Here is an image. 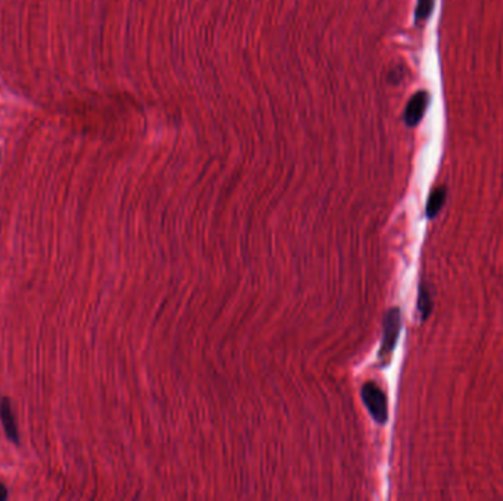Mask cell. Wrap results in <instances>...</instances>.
Segmentation results:
<instances>
[{
  "mask_svg": "<svg viewBox=\"0 0 503 501\" xmlns=\"http://www.w3.org/2000/svg\"><path fill=\"white\" fill-rule=\"evenodd\" d=\"M360 394H362V400L372 419L380 425L385 424L389 413H387V399L384 392L376 384H371L369 382V384L364 385Z\"/></svg>",
  "mask_w": 503,
  "mask_h": 501,
  "instance_id": "1",
  "label": "cell"
},
{
  "mask_svg": "<svg viewBox=\"0 0 503 501\" xmlns=\"http://www.w3.org/2000/svg\"><path fill=\"white\" fill-rule=\"evenodd\" d=\"M399 333H401V310L392 309L389 313L385 315V319H384V334H383V342H381V350H380L381 360H384V362L389 360L392 351L394 350Z\"/></svg>",
  "mask_w": 503,
  "mask_h": 501,
  "instance_id": "2",
  "label": "cell"
},
{
  "mask_svg": "<svg viewBox=\"0 0 503 501\" xmlns=\"http://www.w3.org/2000/svg\"><path fill=\"white\" fill-rule=\"evenodd\" d=\"M429 95L425 91H418L408 103L405 111V122L408 127H415L422 120V116L429 106Z\"/></svg>",
  "mask_w": 503,
  "mask_h": 501,
  "instance_id": "3",
  "label": "cell"
},
{
  "mask_svg": "<svg viewBox=\"0 0 503 501\" xmlns=\"http://www.w3.org/2000/svg\"><path fill=\"white\" fill-rule=\"evenodd\" d=\"M0 418H2V424H3L8 438L14 444H18L19 435H18L17 420H15L14 411H12L10 401L8 399H3L2 401H0Z\"/></svg>",
  "mask_w": 503,
  "mask_h": 501,
  "instance_id": "4",
  "label": "cell"
},
{
  "mask_svg": "<svg viewBox=\"0 0 503 501\" xmlns=\"http://www.w3.org/2000/svg\"><path fill=\"white\" fill-rule=\"evenodd\" d=\"M446 197H447L446 187H438L430 194L429 202H427V216L429 218H436L438 215V212H440L446 202Z\"/></svg>",
  "mask_w": 503,
  "mask_h": 501,
  "instance_id": "5",
  "label": "cell"
},
{
  "mask_svg": "<svg viewBox=\"0 0 503 501\" xmlns=\"http://www.w3.org/2000/svg\"><path fill=\"white\" fill-rule=\"evenodd\" d=\"M433 309V303H431V294L425 285H421L420 288V297H418V310L421 313V319H427L429 315Z\"/></svg>",
  "mask_w": 503,
  "mask_h": 501,
  "instance_id": "6",
  "label": "cell"
},
{
  "mask_svg": "<svg viewBox=\"0 0 503 501\" xmlns=\"http://www.w3.org/2000/svg\"><path fill=\"white\" fill-rule=\"evenodd\" d=\"M433 8H434V0H418V5L415 9L417 22L427 19L431 15Z\"/></svg>",
  "mask_w": 503,
  "mask_h": 501,
  "instance_id": "7",
  "label": "cell"
},
{
  "mask_svg": "<svg viewBox=\"0 0 503 501\" xmlns=\"http://www.w3.org/2000/svg\"><path fill=\"white\" fill-rule=\"evenodd\" d=\"M8 497V491H6V488L2 485V484H0V501H2V500H5Z\"/></svg>",
  "mask_w": 503,
  "mask_h": 501,
  "instance_id": "8",
  "label": "cell"
}]
</instances>
